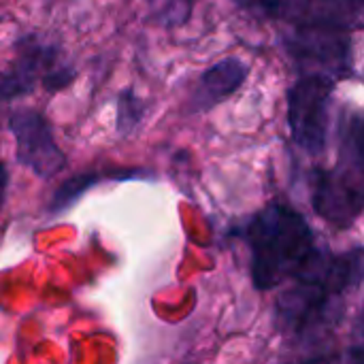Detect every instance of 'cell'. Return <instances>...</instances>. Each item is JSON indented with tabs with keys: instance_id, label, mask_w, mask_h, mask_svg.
I'll return each instance as SVG.
<instances>
[{
	"instance_id": "cell-1",
	"label": "cell",
	"mask_w": 364,
	"mask_h": 364,
	"mask_svg": "<svg viewBox=\"0 0 364 364\" xmlns=\"http://www.w3.org/2000/svg\"><path fill=\"white\" fill-rule=\"evenodd\" d=\"M363 282V250L348 254H318L305 267L292 286L277 299V326L286 335L303 337L328 322L337 309V301L358 288Z\"/></svg>"
},
{
	"instance_id": "cell-2",
	"label": "cell",
	"mask_w": 364,
	"mask_h": 364,
	"mask_svg": "<svg viewBox=\"0 0 364 364\" xmlns=\"http://www.w3.org/2000/svg\"><path fill=\"white\" fill-rule=\"evenodd\" d=\"M252 252V279L262 292L294 279L320 254L307 220L284 203L264 207L245 230Z\"/></svg>"
},
{
	"instance_id": "cell-3",
	"label": "cell",
	"mask_w": 364,
	"mask_h": 364,
	"mask_svg": "<svg viewBox=\"0 0 364 364\" xmlns=\"http://www.w3.org/2000/svg\"><path fill=\"white\" fill-rule=\"evenodd\" d=\"M363 200V124L354 117L346 130L337 168L316 171L311 177V205L328 224L348 228L358 220Z\"/></svg>"
},
{
	"instance_id": "cell-4",
	"label": "cell",
	"mask_w": 364,
	"mask_h": 364,
	"mask_svg": "<svg viewBox=\"0 0 364 364\" xmlns=\"http://www.w3.org/2000/svg\"><path fill=\"white\" fill-rule=\"evenodd\" d=\"M333 79L309 75L294 83L288 96V122L292 136L307 154H322L328 134V107Z\"/></svg>"
},
{
	"instance_id": "cell-5",
	"label": "cell",
	"mask_w": 364,
	"mask_h": 364,
	"mask_svg": "<svg viewBox=\"0 0 364 364\" xmlns=\"http://www.w3.org/2000/svg\"><path fill=\"white\" fill-rule=\"evenodd\" d=\"M11 130L17 143V160L38 177H53L64 168L66 158L53 141L51 128L36 111L23 109L13 113Z\"/></svg>"
},
{
	"instance_id": "cell-6",
	"label": "cell",
	"mask_w": 364,
	"mask_h": 364,
	"mask_svg": "<svg viewBox=\"0 0 364 364\" xmlns=\"http://www.w3.org/2000/svg\"><path fill=\"white\" fill-rule=\"evenodd\" d=\"M292 51L307 64H320V75L324 77H331L328 70L346 75V68L350 66V43L331 36V32H301L292 43Z\"/></svg>"
},
{
	"instance_id": "cell-7",
	"label": "cell",
	"mask_w": 364,
	"mask_h": 364,
	"mask_svg": "<svg viewBox=\"0 0 364 364\" xmlns=\"http://www.w3.org/2000/svg\"><path fill=\"white\" fill-rule=\"evenodd\" d=\"M247 73H250V66L239 58H226L218 62L198 81V87L192 96V109L205 111L218 105L220 100H224L226 96H230L232 92L241 87Z\"/></svg>"
},
{
	"instance_id": "cell-8",
	"label": "cell",
	"mask_w": 364,
	"mask_h": 364,
	"mask_svg": "<svg viewBox=\"0 0 364 364\" xmlns=\"http://www.w3.org/2000/svg\"><path fill=\"white\" fill-rule=\"evenodd\" d=\"M36 66L38 60L32 55L21 58L9 73L0 77V98H15L32 90L36 81Z\"/></svg>"
},
{
	"instance_id": "cell-9",
	"label": "cell",
	"mask_w": 364,
	"mask_h": 364,
	"mask_svg": "<svg viewBox=\"0 0 364 364\" xmlns=\"http://www.w3.org/2000/svg\"><path fill=\"white\" fill-rule=\"evenodd\" d=\"M100 181V177L96 173H83V175H77V177H70L68 181H64L55 194H53V200L49 205V211L51 213H62L66 211L81 194H85L92 186H96Z\"/></svg>"
},
{
	"instance_id": "cell-10",
	"label": "cell",
	"mask_w": 364,
	"mask_h": 364,
	"mask_svg": "<svg viewBox=\"0 0 364 364\" xmlns=\"http://www.w3.org/2000/svg\"><path fill=\"white\" fill-rule=\"evenodd\" d=\"M143 117V102L132 94V92H124L119 98V113H117V128L122 134H130L136 124Z\"/></svg>"
},
{
	"instance_id": "cell-11",
	"label": "cell",
	"mask_w": 364,
	"mask_h": 364,
	"mask_svg": "<svg viewBox=\"0 0 364 364\" xmlns=\"http://www.w3.org/2000/svg\"><path fill=\"white\" fill-rule=\"evenodd\" d=\"M260 2H262V6H264L267 11L282 13V11H286L288 6H292L294 0H260Z\"/></svg>"
},
{
	"instance_id": "cell-12",
	"label": "cell",
	"mask_w": 364,
	"mask_h": 364,
	"mask_svg": "<svg viewBox=\"0 0 364 364\" xmlns=\"http://www.w3.org/2000/svg\"><path fill=\"white\" fill-rule=\"evenodd\" d=\"M6 186H9V171L0 162V207L4 205V198H6Z\"/></svg>"
},
{
	"instance_id": "cell-13",
	"label": "cell",
	"mask_w": 364,
	"mask_h": 364,
	"mask_svg": "<svg viewBox=\"0 0 364 364\" xmlns=\"http://www.w3.org/2000/svg\"><path fill=\"white\" fill-rule=\"evenodd\" d=\"M328 2H343V4H360V0H328Z\"/></svg>"
},
{
	"instance_id": "cell-14",
	"label": "cell",
	"mask_w": 364,
	"mask_h": 364,
	"mask_svg": "<svg viewBox=\"0 0 364 364\" xmlns=\"http://www.w3.org/2000/svg\"><path fill=\"white\" fill-rule=\"evenodd\" d=\"M354 364H363V360H360V363H354Z\"/></svg>"
}]
</instances>
